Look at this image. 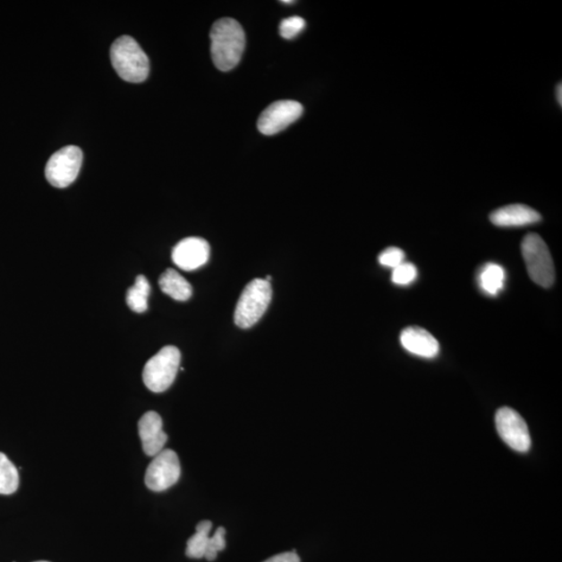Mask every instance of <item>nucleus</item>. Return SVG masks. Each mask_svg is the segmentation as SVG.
<instances>
[{
	"label": "nucleus",
	"mask_w": 562,
	"mask_h": 562,
	"mask_svg": "<svg viewBox=\"0 0 562 562\" xmlns=\"http://www.w3.org/2000/svg\"><path fill=\"white\" fill-rule=\"evenodd\" d=\"M210 53L215 66L221 72H231L242 59L246 37L242 25L232 18H223L210 30Z\"/></svg>",
	"instance_id": "f257e3e1"
},
{
	"label": "nucleus",
	"mask_w": 562,
	"mask_h": 562,
	"mask_svg": "<svg viewBox=\"0 0 562 562\" xmlns=\"http://www.w3.org/2000/svg\"><path fill=\"white\" fill-rule=\"evenodd\" d=\"M112 65L125 81L142 82L149 74V59L133 38L123 36L111 47Z\"/></svg>",
	"instance_id": "f03ea898"
},
{
	"label": "nucleus",
	"mask_w": 562,
	"mask_h": 562,
	"mask_svg": "<svg viewBox=\"0 0 562 562\" xmlns=\"http://www.w3.org/2000/svg\"><path fill=\"white\" fill-rule=\"evenodd\" d=\"M272 299L269 281L255 278L242 292L234 311L236 327L247 329L257 324L264 316Z\"/></svg>",
	"instance_id": "7ed1b4c3"
},
{
	"label": "nucleus",
	"mask_w": 562,
	"mask_h": 562,
	"mask_svg": "<svg viewBox=\"0 0 562 562\" xmlns=\"http://www.w3.org/2000/svg\"><path fill=\"white\" fill-rule=\"evenodd\" d=\"M182 361L181 351L166 346L146 362L143 370L145 386L153 393H163L175 382Z\"/></svg>",
	"instance_id": "20e7f679"
},
{
	"label": "nucleus",
	"mask_w": 562,
	"mask_h": 562,
	"mask_svg": "<svg viewBox=\"0 0 562 562\" xmlns=\"http://www.w3.org/2000/svg\"><path fill=\"white\" fill-rule=\"evenodd\" d=\"M522 254L530 278L542 287H550L555 281V267L550 251L536 234H529L522 242Z\"/></svg>",
	"instance_id": "39448f33"
},
{
	"label": "nucleus",
	"mask_w": 562,
	"mask_h": 562,
	"mask_svg": "<svg viewBox=\"0 0 562 562\" xmlns=\"http://www.w3.org/2000/svg\"><path fill=\"white\" fill-rule=\"evenodd\" d=\"M82 163V151L78 146L64 147L49 158L46 176L51 186L67 188L78 177Z\"/></svg>",
	"instance_id": "423d86ee"
},
{
	"label": "nucleus",
	"mask_w": 562,
	"mask_h": 562,
	"mask_svg": "<svg viewBox=\"0 0 562 562\" xmlns=\"http://www.w3.org/2000/svg\"><path fill=\"white\" fill-rule=\"evenodd\" d=\"M182 468L180 458L171 449L159 452L146 470V487L153 491H164L180 481Z\"/></svg>",
	"instance_id": "0eeeda50"
},
{
	"label": "nucleus",
	"mask_w": 562,
	"mask_h": 562,
	"mask_svg": "<svg viewBox=\"0 0 562 562\" xmlns=\"http://www.w3.org/2000/svg\"><path fill=\"white\" fill-rule=\"evenodd\" d=\"M496 426L498 433L510 448L524 453L532 447L526 422L513 408L502 407L497 412Z\"/></svg>",
	"instance_id": "6e6552de"
},
{
	"label": "nucleus",
	"mask_w": 562,
	"mask_h": 562,
	"mask_svg": "<svg viewBox=\"0 0 562 562\" xmlns=\"http://www.w3.org/2000/svg\"><path fill=\"white\" fill-rule=\"evenodd\" d=\"M302 113L303 106L295 100L273 102L261 113L258 121V129L263 135H277L302 117Z\"/></svg>",
	"instance_id": "1a4fd4ad"
},
{
	"label": "nucleus",
	"mask_w": 562,
	"mask_h": 562,
	"mask_svg": "<svg viewBox=\"0 0 562 562\" xmlns=\"http://www.w3.org/2000/svg\"><path fill=\"white\" fill-rule=\"evenodd\" d=\"M209 242L198 236L182 240L172 251L175 264L184 271H194L206 265L209 259Z\"/></svg>",
	"instance_id": "9d476101"
},
{
	"label": "nucleus",
	"mask_w": 562,
	"mask_h": 562,
	"mask_svg": "<svg viewBox=\"0 0 562 562\" xmlns=\"http://www.w3.org/2000/svg\"><path fill=\"white\" fill-rule=\"evenodd\" d=\"M139 436L146 456L155 457L164 450L167 434L163 430V420L156 412L143 414L139 421Z\"/></svg>",
	"instance_id": "9b49d317"
},
{
	"label": "nucleus",
	"mask_w": 562,
	"mask_h": 562,
	"mask_svg": "<svg viewBox=\"0 0 562 562\" xmlns=\"http://www.w3.org/2000/svg\"><path fill=\"white\" fill-rule=\"evenodd\" d=\"M490 219L496 226L521 227L535 225L541 220V216L525 204H509L494 210Z\"/></svg>",
	"instance_id": "f8f14e48"
},
{
	"label": "nucleus",
	"mask_w": 562,
	"mask_h": 562,
	"mask_svg": "<svg viewBox=\"0 0 562 562\" xmlns=\"http://www.w3.org/2000/svg\"><path fill=\"white\" fill-rule=\"evenodd\" d=\"M402 346L414 355L432 359L439 353V344L430 332L418 327L407 328L401 332Z\"/></svg>",
	"instance_id": "ddd939ff"
},
{
	"label": "nucleus",
	"mask_w": 562,
	"mask_h": 562,
	"mask_svg": "<svg viewBox=\"0 0 562 562\" xmlns=\"http://www.w3.org/2000/svg\"><path fill=\"white\" fill-rule=\"evenodd\" d=\"M159 287L166 295L176 302H187L192 296V285L174 269L166 270L158 279Z\"/></svg>",
	"instance_id": "4468645a"
},
{
	"label": "nucleus",
	"mask_w": 562,
	"mask_h": 562,
	"mask_svg": "<svg viewBox=\"0 0 562 562\" xmlns=\"http://www.w3.org/2000/svg\"><path fill=\"white\" fill-rule=\"evenodd\" d=\"M150 294V285L149 279L144 276L136 278L135 285L130 287L126 293V303L129 308L138 314L149 310V297Z\"/></svg>",
	"instance_id": "2eb2a0df"
},
{
	"label": "nucleus",
	"mask_w": 562,
	"mask_h": 562,
	"mask_svg": "<svg viewBox=\"0 0 562 562\" xmlns=\"http://www.w3.org/2000/svg\"><path fill=\"white\" fill-rule=\"evenodd\" d=\"M212 527L213 523L208 520L197 524L195 534L192 535L187 541L186 555L188 558L193 559L204 558L210 538L209 532Z\"/></svg>",
	"instance_id": "dca6fc26"
},
{
	"label": "nucleus",
	"mask_w": 562,
	"mask_h": 562,
	"mask_svg": "<svg viewBox=\"0 0 562 562\" xmlns=\"http://www.w3.org/2000/svg\"><path fill=\"white\" fill-rule=\"evenodd\" d=\"M479 285L489 295H497L503 289L506 272L497 264H488L482 268L479 274Z\"/></svg>",
	"instance_id": "f3484780"
},
{
	"label": "nucleus",
	"mask_w": 562,
	"mask_h": 562,
	"mask_svg": "<svg viewBox=\"0 0 562 562\" xmlns=\"http://www.w3.org/2000/svg\"><path fill=\"white\" fill-rule=\"evenodd\" d=\"M19 487V473L14 464L0 452V495L14 494Z\"/></svg>",
	"instance_id": "a211bd4d"
},
{
	"label": "nucleus",
	"mask_w": 562,
	"mask_h": 562,
	"mask_svg": "<svg viewBox=\"0 0 562 562\" xmlns=\"http://www.w3.org/2000/svg\"><path fill=\"white\" fill-rule=\"evenodd\" d=\"M305 27L306 22L302 17L292 16L280 22L279 34L285 39L290 40L302 33Z\"/></svg>",
	"instance_id": "6ab92c4d"
},
{
	"label": "nucleus",
	"mask_w": 562,
	"mask_h": 562,
	"mask_svg": "<svg viewBox=\"0 0 562 562\" xmlns=\"http://www.w3.org/2000/svg\"><path fill=\"white\" fill-rule=\"evenodd\" d=\"M226 530L225 527H219L216 530L212 538H209L204 558H207L209 561H214L218 557V553L225 550L226 547Z\"/></svg>",
	"instance_id": "aec40b11"
},
{
	"label": "nucleus",
	"mask_w": 562,
	"mask_h": 562,
	"mask_svg": "<svg viewBox=\"0 0 562 562\" xmlns=\"http://www.w3.org/2000/svg\"><path fill=\"white\" fill-rule=\"evenodd\" d=\"M418 277L416 266L412 263H402L395 268L392 274L393 283L399 285H407L413 283Z\"/></svg>",
	"instance_id": "412c9836"
},
{
	"label": "nucleus",
	"mask_w": 562,
	"mask_h": 562,
	"mask_svg": "<svg viewBox=\"0 0 562 562\" xmlns=\"http://www.w3.org/2000/svg\"><path fill=\"white\" fill-rule=\"evenodd\" d=\"M405 254L397 247H388L385 251L379 254V263L382 266L392 268H397L402 263H404Z\"/></svg>",
	"instance_id": "4be33fe9"
},
{
	"label": "nucleus",
	"mask_w": 562,
	"mask_h": 562,
	"mask_svg": "<svg viewBox=\"0 0 562 562\" xmlns=\"http://www.w3.org/2000/svg\"><path fill=\"white\" fill-rule=\"evenodd\" d=\"M264 562H300V558L298 557L295 550L292 552H285L276 555V557H272L269 559L265 560Z\"/></svg>",
	"instance_id": "5701e85b"
},
{
	"label": "nucleus",
	"mask_w": 562,
	"mask_h": 562,
	"mask_svg": "<svg viewBox=\"0 0 562 562\" xmlns=\"http://www.w3.org/2000/svg\"><path fill=\"white\" fill-rule=\"evenodd\" d=\"M557 99L558 101L559 106L562 105V86L561 84L557 87Z\"/></svg>",
	"instance_id": "b1692460"
},
{
	"label": "nucleus",
	"mask_w": 562,
	"mask_h": 562,
	"mask_svg": "<svg viewBox=\"0 0 562 562\" xmlns=\"http://www.w3.org/2000/svg\"><path fill=\"white\" fill-rule=\"evenodd\" d=\"M283 4H293L294 2H292V0H283V2H281Z\"/></svg>",
	"instance_id": "393cba45"
},
{
	"label": "nucleus",
	"mask_w": 562,
	"mask_h": 562,
	"mask_svg": "<svg viewBox=\"0 0 562 562\" xmlns=\"http://www.w3.org/2000/svg\"><path fill=\"white\" fill-rule=\"evenodd\" d=\"M36 562H48V561H36Z\"/></svg>",
	"instance_id": "a878e982"
}]
</instances>
